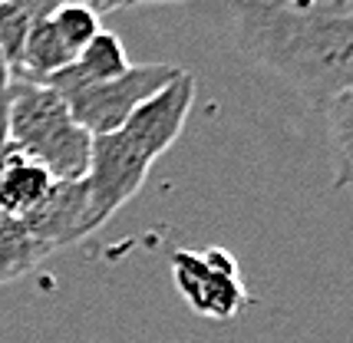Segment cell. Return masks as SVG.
<instances>
[{"label":"cell","mask_w":353,"mask_h":343,"mask_svg":"<svg viewBox=\"0 0 353 343\" xmlns=\"http://www.w3.org/2000/svg\"><path fill=\"white\" fill-rule=\"evenodd\" d=\"M129 66H132V63L125 56L123 40H119L116 33L103 30L66 70H60L57 76H50L46 83H40V86H50L53 93H60L63 99H66V96L79 93V90H86V86H96V83L123 76Z\"/></svg>","instance_id":"8"},{"label":"cell","mask_w":353,"mask_h":343,"mask_svg":"<svg viewBox=\"0 0 353 343\" xmlns=\"http://www.w3.org/2000/svg\"><path fill=\"white\" fill-rule=\"evenodd\" d=\"M53 251L43 241H37L17 218H3V225H0V284H10L23 274H30Z\"/></svg>","instance_id":"10"},{"label":"cell","mask_w":353,"mask_h":343,"mask_svg":"<svg viewBox=\"0 0 353 343\" xmlns=\"http://www.w3.org/2000/svg\"><path fill=\"white\" fill-rule=\"evenodd\" d=\"M50 20H53V27H57V33L63 37V43L73 50V53H83V50L90 47L92 40L103 33V23H99V14L92 10V7H86V3H79V0H70V3H63V7H57L53 14H50Z\"/></svg>","instance_id":"12"},{"label":"cell","mask_w":353,"mask_h":343,"mask_svg":"<svg viewBox=\"0 0 353 343\" xmlns=\"http://www.w3.org/2000/svg\"><path fill=\"white\" fill-rule=\"evenodd\" d=\"M119 7H125V0H106V14L109 10H119Z\"/></svg>","instance_id":"16"},{"label":"cell","mask_w":353,"mask_h":343,"mask_svg":"<svg viewBox=\"0 0 353 343\" xmlns=\"http://www.w3.org/2000/svg\"><path fill=\"white\" fill-rule=\"evenodd\" d=\"M53 188V175L30 158L17 152L0 172V215L3 218H23L46 198Z\"/></svg>","instance_id":"9"},{"label":"cell","mask_w":353,"mask_h":343,"mask_svg":"<svg viewBox=\"0 0 353 343\" xmlns=\"http://www.w3.org/2000/svg\"><path fill=\"white\" fill-rule=\"evenodd\" d=\"M10 83H14V73H10V66L3 60V50H0V90H7Z\"/></svg>","instance_id":"14"},{"label":"cell","mask_w":353,"mask_h":343,"mask_svg":"<svg viewBox=\"0 0 353 343\" xmlns=\"http://www.w3.org/2000/svg\"><path fill=\"white\" fill-rule=\"evenodd\" d=\"M27 231L43 241L50 251H60L66 245H77L83 238H90L99 225L92 218V205L86 182H53V188L46 191V198L33 211H27L23 218H17Z\"/></svg>","instance_id":"7"},{"label":"cell","mask_w":353,"mask_h":343,"mask_svg":"<svg viewBox=\"0 0 353 343\" xmlns=\"http://www.w3.org/2000/svg\"><path fill=\"white\" fill-rule=\"evenodd\" d=\"M172 281L185 304L208 320H231L248 304L238 261L225 248L172 251Z\"/></svg>","instance_id":"4"},{"label":"cell","mask_w":353,"mask_h":343,"mask_svg":"<svg viewBox=\"0 0 353 343\" xmlns=\"http://www.w3.org/2000/svg\"><path fill=\"white\" fill-rule=\"evenodd\" d=\"M152 162L139 152L123 132L109 136H92L90 149V169H86V191H90L92 218L103 228L125 202H132Z\"/></svg>","instance_id":"5"},{"label":"cell","mask_w":353,"mask_h":343,"mask_svg":"<svg viewBox=\"0 0 353 343\" xmlns=\"http://www.w3.org/2000/svg\"><path fill=\"white\" fill-rule=\"evenodd\" d=\"M136 3H175V0H125V7H136Z\"/></svg>","instance_id":"15"},{"label":"cell","mask_w":353,"mask_h":343,"mask_svg":"<svg viewBox=\"0 0 353 343\" xmlns=\"http://www.w3.org/2000/svg\"><path fill=\"white\" fill-rule=\"evenodd\" d=\"M192 103H195V79H192V73L182 70L169 86H162L155 96H149L125 119V125L119 132L149 162H155L162 152H169L172 142L182 136L185 123H188V112H192Z\"/></svg>","instance_id":"6"},{"label":"cell","mask_w":353,"mask_h":343,"mask_svg":"<svg viewBox=\"0 0 353 343\" xmlns=\"http://www.w3.org/2000/svg\"><path fill=\"white\" fill-rule=\"evenodd\" d=\"M323 112H327V129H330V142H334V165H337L334 185L353 191V90L330 99Z\"/></svg>","instance_id":"11"},{"label":"cell","mask_w":353,"mask_h":343,"mask_svg":"<svg viewBox=\"0 0 353 343\" xmlns=\"http://www.w3.org/2000/svg\"><path fill=\"white\" fill-rule=\"evenodd\" d=\"M30 27L33 20L17 3L0 0V50H3V60H7L14 76H17V66H20V56H23V43H27Z\"/></svg>","instance_id":"13"},{"label":"cell","mask_w":353,"mask_h":343,"mask_svg":"<svg viewBox=\"0 0 353 343\" xmlns=\"http://www.w3.org/2000/svg\"><path fill=\"white\" fill-rule=\"evenodd\" d=\"M179 73L182 70L172 66V63H132L123 76L66 96V106L90 136H109V132H119L125 119L149 96H155L162 86H169Z\"/></svg>","instance_id":"3"},{"label":"cell","mask_w":353,"mask_h":343,"mask_svg":"<svg viewBox=\"0 0 353 343\" xmlns=\"http://www.w3.org/2000/svg\"><path fill=\"white\" fill-rule=\"evenodd\" d=\"M10 145L23 158L43 165L53 182L86 178L92 136L73 119L60 93L50 86L14 79L10 83Z\"/></svg>","instance_id":"2"},{"label":"cell","mask_w":353,"mask_h":343,"mask_svg":"<svg viewBox=\"0 0 353 343\" xmlns=\"http://www.w3.org/2000/svg\"><path fill=\"white\" fill-rule=\"evenodd\" d=\"M234 37L245 60L291 83L314 106L353 90V3L317 0H231Z\"/></svg>","instance_id":"1"},{"label":"cell","mask_w":353,"mask_h":343,"mask_svg":"<svg viewBox=\"0 0 353 343\" xmlns=\"http://www.w3.org/2000/svg\"><path fill=\"white\" fill-rule=\"evenodd\" d=\"M0 225H3V215H0Z\"/></svg>","instance_id":"17"}]
</instances>
